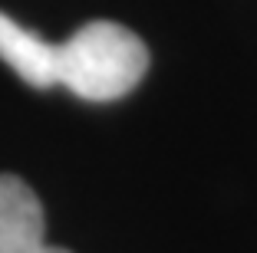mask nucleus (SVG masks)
Returning a JSON list of instances; mask_svg holds the SVG:
<instances>
[{
	"instance_id": "obj_3",
	"label": "nucleus",
	"mask_w": 257,
	"mask_h": 253,
	"mask_svg": "<svg viewBox=\"0 0 257 253\" xmlns=\"http://www.w3.org/2000/svg\"><path fill=\"white\" fill-rule=\"evenodd\" d=\"M0 60L33 89L56 86V46L0 10Z\"/></svg>"
},
{
	"instance_id": "obj_2",
	"label": "nucleus",
	"mask_w": 257,
	"mask_h": 253,
	"mask_svg": "<svg viewBox=\"0 0 257 253\" xmlns=\"http://www.w3.org/2000/svg\"><path fill=\"white\" fill-rule=\"evenodd\" d=\"M46 217L37 191L17 174H0V253H69L43 240Z\"/></svg>"
},
{
	"instance_id": "obj_1",
	"label": "nucleus",
	"mask_w": 257,
	"mask_h": 253,
	"mask_svg": "<svg viewBox=\"0 0 257 253\" xmlns=\"http://www.w3.org/2000/svg\"><path fill=\"white\" fill-rule=\"evenodd\" d=\"M149 50L136 33L112 20H92L56 46V86L86 102H112L142 82Z\"/></svg>"
}]
</instances>
